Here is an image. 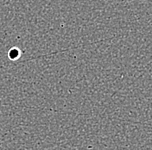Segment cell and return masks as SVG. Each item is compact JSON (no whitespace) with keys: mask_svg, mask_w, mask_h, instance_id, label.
Instances as JSON below:
<instances>
[{"mask_svg":"<svg viewBox=\"0 0 152 150\" xmlns=\"http://www.w3.org/2000/svg\"><path fill=\"white\" fill-rule=\"evenodd\" d=\"M21 55H22V51L18 47H11L8 51V58L12 61L18 60L19 58L21 57Z\"/></svg>","mask_w":152,"mask_h":150,"instance_id":"cell-1","label":"cell"}]
</instances>
